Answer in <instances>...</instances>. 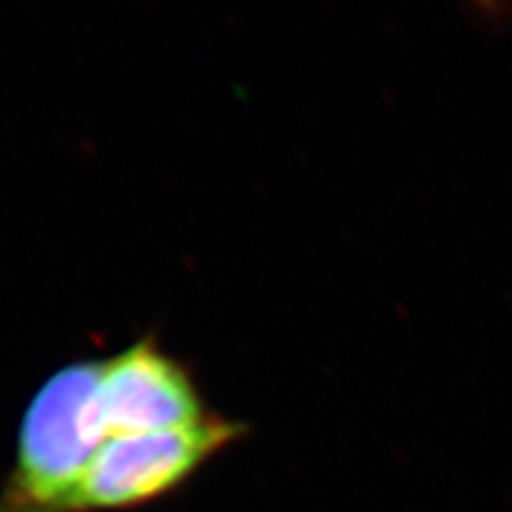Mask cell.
Here are the masks:
<instances>
[{
	"mask_svg": "<svg viewBox=\"0 0 512 512\" xmlns=\"http://www.w3.org/2000/svg\"><path fill=\"white\" fill-rule=\"evenodd\" d=\"M246 431V425L212 414L197 425L109 438L62 512H116L150 504L184 485Z\"/></svg>",
	"mask_w": 512,
	"mask_h": 512,
	"instance_id": "2",
	"label": "cell"
},
{
	"mask_svg": "<svg viewBox=\"0 0 512 512\" xmlns=\"http://www.w3.org/2000/svg\"><path fill=\"white\" fill-rule=\"evenodd\" d=\"M101 406L111 438L197 425L214 414L186 365L152 335L103 361Z\"/></svg>",
	"mask_w": 512,
	"mask_h": 512,
	"instance_id": "3",
	"label": "cell"
},
{
	"mask_svg": "<svg viewBox=\"0 0 512 512\" xmlns=\"http://www.w3.org/2000/svg\"><path fill=\"white\" fill-rule=\"evenodd\" d=\"M103 361H73L47 378L26 406L0 512H62L111 438L101 406Z\"/></svg>",
	"mask_w": 512,
	"mask_h": 512,
	"instance_id": "1",
	"label": "cell"
}]
</instances>
